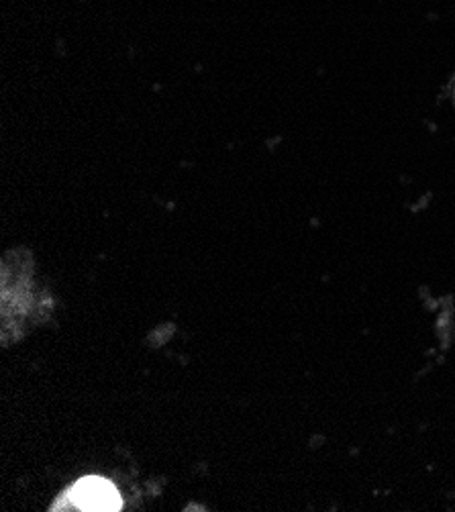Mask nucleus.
<instances>
[{"label":"nucleus","mask_w":455,"mask_h":512,"mask_svg":"<svg viewBox=\"0 0 455 512\" xmlns=\"http://www.w3.org/2000/svg\"><path fill=\"white\" fill-rule=\"evenodd\" d=\"M68 500L74 508L86 512H117L123 506V500L117 488L98 476L82 478L68 490Z\"/></svg>","instance_id":"f257e3e1"}]
</instances>
